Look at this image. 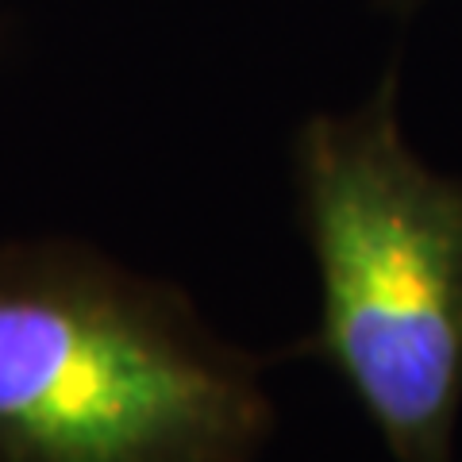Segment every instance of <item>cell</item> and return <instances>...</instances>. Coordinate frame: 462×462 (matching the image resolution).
Instances as JSON below:
<instances>
[{"instance_id": "6da1fadb", "label": "cell", "mask_w": 462, "mask_h": 462, "mask_svg": "<svg viewBox=\"0 0 462 462\" xmlns=\"http://www.w3.org/2000/svg\"><path fill=\"white\" fill-rule=\"evenodd\" d=\"M258 370L178 285L69 239L0 243V462H254Z\"/></svg>"}, {"instance_id": "7a4b0ae2", "label": "cell", "mask_w": 462, "mask_h": 462, "mask_svg": "<svg viewBox=\"0 0 462 462\" xmlns=\"http://www.w3.org/2000/svg\"><path fill=\"white\" fill-rule=\"evenodd\" d=\"M389 74L351 116L297 135L300 224L320 270L324 358L397 462H451L462 412V181L428 170Z\"/></svg>"}, {"instance_id": "3957f363", "label": "cell", "mask_w": 462, "mask_h": 462, "mask_svg": "<svg viewBox=\"0 0 462 462\" xmlns=\"http://www.w3.org/2000/svg\"><path fill=\"white\" fill-rule=\"evenodd\" d=\"M397 5H412V0H397Z\"/></svg>"}]
</instances>
